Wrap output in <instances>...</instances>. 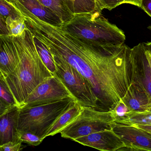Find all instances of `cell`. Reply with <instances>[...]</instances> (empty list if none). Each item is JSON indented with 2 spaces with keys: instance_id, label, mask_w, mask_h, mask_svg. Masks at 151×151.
<instances>
[{
  "instance_id": "cell-14",
  "label": "cell",
  "mask_w": 151,
  "mask_h": 151,
  "mask_svg": "<svg viewBox=\"0 0 151 151\" xmlns=\"http://www.w3.org/2000/svg\"><path fill=\"white\" fill-rule=\"evenodd\" d=\"M122 100L132 113L151 111L150 99L142 87L132 82L127 92Z\"/></svg>"
},
{
  "instance_id": "cell-6",
  "label": "cell",
  "mask_w": 151,
  "mask_h": 151,
  "mask_svg": "<svg viewBox=\"0 0 151 151\" xmlns=\"http://www.w3.org/2000/svg\"><path fill=\"white\" fill-rule=\"evenodd\" d=\"M114 117L112 111H100L83 108L80 114L60 132L63 138H76L104 130L112 129Z\"/></svg>"
},
{
  "instance_id": "cell-20",
  "label": "cell",
  "mask_w": 151,
  "mask_h": 151,
  "mask_svg": "<svg viewBox=\"0 0 151 151\" xmlns=\"http://www.w3.org/2000/svg\"><path fill=\"white\" fill-rule=\"evenodd\" d=\"M0 98L11 106L18 105L5 82L4 77L1 73H0Z\"/></svg>"
},
{
  "instance_id": "cell-12",
  "label": "cell",
  "mask_w": 151,
  "mask_h": 151,
  "mask_svg": "<svg viewBox=\"0 0 151 151\" xmlns=\"http://www.w3.org/2000/svg\"><path fill=\"white\" fill-rule=\"evenodd\" d=\"M20 110L15 105L0 116V146L9 142H21L18 130Z\"/></svg>"
},
{
  "instance_id": "cell-1",
  "label": "cell",
  "mask_w": 151,
  "mask_h": 151,
  "mask_svg": "<svg viewBox=\"0 0 151 151\" xmlns=\"http://www.w3.org/2000/svg\"><path fill=\"white\" fill-rule=\"evenodd\" d=\"M28 29L52 55L66 61L89 82L97 98V111H112L125 96L133 79L131 48L125 43L88 41L38 18Z\"/></svg>"
},
{
  "instance_id": "cell-10",
  "label": "cell",
  "mask_w": 151,
  "mask_h": 151,
  "mask_svg": "<svg viewBox=\"0 0 151 151\" xmlns=\"http://www.w3.org/2000/svg\"><path fill=\"white\" fill-rule=\"evenodd\" d=\"M112 129L126 144L121 151H151V135L142 129L113 122Z\"/></svg>"
},
{
  "instance_id": "cell-13",
  "label": "cell",
  "mask_w": 151,
  "mask_h": 151,
  "mask_svg": "<svg viewBox=\"0 0 151 151\" xmlns=\"http://www.w3.org/2000/svg\"><path fill=\"white\" fill-rule=\"evenodd\" d=\"M19 61L12 36L0 35V73L6 78L13 72Z\"/></svg>"
},
{
  "instance_id": "cell-21",
  "label": "cell",
  "mask_w": 151,
  "mask_h": 151,
  "mask_svg": "<svg viewBox=\"0 0 151 151\" xmlns=\"http://www.w3.org/2000/svg\"><path fill=\"white\" fill-rule=\"evenodd\" d=\"M0 17L5 21L8 17L15 18L22 16L9 1L6 0H0Z\"/></svg>"
},
{
  "instance_id": "cell-22",
  "label": "cell",
  "mask_w": 151,
  "mask_h": 151,
  "mask_svg": "<svg viewBox=\"0 0 151 151\" xmlns=\"http://www.w3.org/2000/svg\"><path fill=\"white\" fill-rule=\"evenodd\" d=\"M19 138L22 143H25L29 145L35 146L40 145L44 140L36 135L29 132L19 133Z\"/></svg>"
},
{
  "instance_id": "cell-34",
  "label": "cell",
  "mask_w": 151,
  "mask_h": 151,
  "mask_svg": "<svg viewBox=\"0 0 151 151\" xmlns=\"http://www.w3.org/2000/svg\"><path fill=\"white\" fill-rule=\"evenodd\" d=\"M96 2H97L98 1H99V0H96Z\"/></svg>"
},
{
  "instance_id": "cell-8",
  "label": "cell",
  "mask_w": 151,
  "mask_h": 151,
  "mask_svg": "<svg viewBox=\"0 0 151 151\" xmlns=\"http://www.w3.org/2000/svg\"><path fill=\"white\" fill-rule=\"evenodd\" d=\"M55 12L63 24L70 21L76 14L98 10L96 0H38Z\"/></svg>"
},
{
  "instance_id": "cell-29",
  "label": "cell",
  "mask_w": 151,
  "mask_h": 151,
  "mask_svg": "<svg viewBox=\"0 0 151 151\" xmlns=\"http://www.w3.org/2000/svg\"><path fill=\"white\" fill-rule=\"evenodd\" d=\"M142 0H122V4H128L141 8Z\"/></svg>"
},
{
  "instance_id": "cell-27",
  "label": "cell",
  "mask_w": 151,
  "mask_h": 151,
  "mask_svg": "<svg viewBox=\"0 0 151 151\" xmlns=\"http://www.w3.org/2000/svg\"><path fill=\"white\" fill-rule=\"evenodd\" d=\"M12 106L8 104L5 101L0 98V116L6 112Z\"/></svg>"
},
{
  "instance_id": "cell-16",
  "label": "cell",
  "mask_w": 151,
  "mask_h": 151,
  "mask_svg": "<svg viewBox=\"0 0 151 151\" xmlns=\"http://www.w3.org/2000/svg\"><path fill=\"white\" fill-rule=\"evenodd\" d=\"M82 109V107L77 103H76L73 105L63 113L55 121L49 129L46 134V137L53 136L60 133L63 129L71 123L78 116Z\"/></svg>"
},
{
  "instance_id": "cell-24",
  "label": "cell",
  "mask_w": 151,
  "mask_h": 151,
  "mask_svg": "<svg viewBox=\"0 0 151 151\" xmlns=\"http://www.w3.org/2000/svg\"><path fill=\"white\" fill-rule=\"evenodd\" d=\"M122 0H99L97 2L98 9L101 12L104 9L111 10L122 4Z\"/></svg>"
},
{
  "instance_id": "cell-3",
  "label": "cell",
  "mask_w": 151,
  "mask_h": 151,
  "mask_svg": "<svg viewBox=\"0 0 151 151\" xmlns=\"http://www.w3.org/2000/svg\"><path fill=\"white\" fill-rule=\"evenodd\" d=\"M61 26L78 38L102 45L119 46L126 40L124 32L98 10L76 14Z\"/></svg>"
},
{
  "instance_id": "cell-4",
  "label": "cell",
  "mask_w": 151,
  "mask_h": 151,
  "mask_svg": "<svg viewBox=\"0 0 151 151\" xmlns=\"http://www.w3.org/2000/svg\"><path fill=\"white\" fill-rule=\"evenodd\" d=\"M76 103L74 98L68 97L44 105L20 107L19 132H29L45 139L55 121Z\"/></svg>"
},
{
  "instance_id": "cell-26",
  "label": "cell",
  "mask_w": 151,
  "mask_h": 151,
  "mask_svg": "<svg viewBox=\"0 0 151 151\" xmlns=\"http://www.w3.org/2000/svg\"><path fill=\"white\" fill-rule=\"evenodd\" d=\"M141 8L151 17V0H142Z\"/></svg>"
},
{
  "instance_id": "cell-23",
  "label": "cell",
  "mask_w": 151,
  "mask_h": 151,
  "mask_svg": "<svg viewBox=\"0 0 151 151\" xmlns=\"http://www.w3.org/2000/svg\"><path fill=\"white\" fill-rule=\"evenodd\" d=\"M112 111L114 116V121L123 118L132 113L122 100H120Z\"/></svg>"
},
{
  "instance_id": "cell-5",
  "label": "cell",
  "mask_w": 151,
  "mask_h": 151,
  "mask_svg": "<svg viewBox=\"0 0 151 151\" xmlns=\"http://www.w3.org/2000/svg\"><path fill=\"white\" fill-rule=\"evenodd\" d=\"M56 66L55 75L83 108L96 110L97 98L89 82L76 69L59 57L52 55Z\"/></svg>"
},
{
  "instance_id": "cell-7",
  "label": "cell",
  "mask_w": 151,
  "mask_h": 151,
  "mask_svg": "<svg viewBox=\"0 0 151 151\" xmlns=\"http://www.w3.org/2000/svg\"><path fill=\"white\" fill-rule=\"evenodd\" d=\"M68 97H73L62 81L55 75H53L38 85L25 99L20 107L44 105Z\"/></svg>"
},
{
  "instance_id": "cell-2",
  "label": "cell",
  "mask_w": 151,
  "mask_h": 151,
  "mask_svg": "<svg viewBox=\"0 0 151 151\" xmlns=\"http://www.w3.org/2000/svg\"><path fill=\"white\" fill-rule=\"evenodd\" d=\"M12 38L19 61L13 72L4 79L20 107L38 85L53 75L42 60L30 30L27 28L22 35Z\"/></svg>"
},
{
  "instance_id": "cell-32",
  "label": "cell",
  "mask_w": 151,
  "mask_h": 151,
  "mask_svg": "<svg viewBox=\"0 0 151 151\" xmlns=\"http://www.w3.org/2000/svg\"><path fill=\"white\" fill-rule=\"evenodd\" d=\"M145 47L151 52V42H148L147 43H143Z\"/></svg>"
},
{
  "instance_id": "cell-18",
  "label": "cell",
  "mask_w": 151,
  "mask_h": 151,
  "mask_svg": "<svg viewBox=\"0 0 151 151\" xmlns=\"http://www.w3.org/2000/svg\"><path fill=\"white\" fill-rule=\"evenodd\" d=\"M33 35L35 47L42 60L49 71L53 75H55L56 72V66L52 54L43 43L42 42Z\"/></svg>"
},
{
  "instance_id": "cell-25",
  "label": "cell",
  "mask_w": 151,
  "mask_h": 151,
  "mask_svg": "<svg viewBox=\"0 0 151 151\" xmlns=\"http://www.w3.org/2000/svg\"><path fill=\"white\" fill-rule=\"evenodd\" d=\"M22 142H9L0 146V151H19L22 150Z\"/></svg>"
},
{
  "instance_id": "cell-30",
  "label": "cell",
  "mask_w": 151,
  "mask_h": 151,
  "mask_svg": "<svg viewBox=\"0 0 151 151\" xmlns=\"http://www.w3.org/2000/svg\"><path fill=\"white\" fill-rule=\"evenodd\" d=\"M132 126H134L139 128L142 129L143 130L146 131L147 133H149L151 135V126H143V125H132Z\"/></svg>"
},
{
  "instance_id": "cell-28",
  "label": "cell",
  "mask_w": 151,
  "mask_h": 151,
  "mask_svg": "<svg viewBox=\"0 0 151 151\" xmlns=\"http://www.w3.org/2000/svg\"><path fill=\"white\" fill-rule=\"evenodd\" d=\"M0 35H9V32L6 27L5 21L0 17Z\"/></svg>"
},
{
  "instance_id": "cell-9",
  "label": "cell",
  "mask_w": 151,
  "mask_h": 151,
  "mask_svg": "<svg viewBox=\"0 0 151 151\" xmlns=\"http://www.w3.org/2000/svg\"><path fill=\"white\" fill-rule=\"evenodd\" d=\"M131 59L133 71L132 82L140 85L147 93L151 111V69L143 43L131 48Z\"/></svg>"
},
{
  "instance_id": "cell-17",
  "label": "cell",
  "mask_w": 151,
  "mask_h": 151,
  "mask_svg": "<svg viewBox=\"0 0 151 151\" xmlns=\"http://www.w3.org/2000/svg\"><path fill=\"white\" fill-rule=\"evenodd\" d=\"M114 122L129 126L143 125L151 126V111L132 113L123 118L114 121Z\"/></svg>"
},
{
  "instance_id": "cell-19",
  "label": "cell",
  "mask_w": 151,
  "mask_h": 151,
  "mask_svg": "<svg viewBox=\"0 0 151 151\" xmlns=\"http://www.w3.org/2000/svg\"><path fill=\"white\" fill-rule=\"evenodd\" d=\"M5 24L9 35L12 37L20 36L27 28L24 19L22 17L15 18L8 17L5 20Z\"/></svg>"
},
{
  "instance_id": "cell-11",
  "label": "cell",
  "mask_w": 151,
  "mask_h": 151,
  "mask_svg": "<svg viewBox=\"0 0 151 151\" xmlns=\"http://www.w3.org/2000/svg\"><path fill=\"white\" fill-rule=\"evenodd\" d=\"M73 141L103 151H121L126 147L124 142L112 129L93 133Z\"/></svg>"
},
{
  "instance_id": "cell-33",
  "label": "cell",
  "mask_w": 151,
  "mask_h": 151,
  "mask_svg": "<svg viewBox=\"0 0 151 151\" xmlns=\"http://www.w3.org/2000/svg\"><path fill=\"white\" fill-rule=\"evenodd\" d=\"M148 28L149 30L151 31V26H148Z\"/></svg>"
},
{
  "instance_id": "cell-15",
  "label": "cell",
  "mask_w": 151,
  "mask_h": 151,
  "mask_svg": "<svg viewBox=\"0 0 151 151\" xmlns=\"http://www.w3.org/2000/svg\"><path fill=\"white\" fill-rule=\"evenodd\" d=\"M27 9L42 21L56 26H60L63 22L51 10L41 3L38 0H18Z\"/></svg>"
},
{
  "instance_id": "cell-31",
  "label": "cell",
  "mask_w": 151,
  "mask_h": 151,
  "mask_svg": "<svg viewBox=\"0 0 151 151\" xmlns=\"http://www.w3.org/2000/svg\"><path fill=\"white\" fill-rule=\"evenodd\" d=\"M145 48H146V55H147V58H148V61H149V64H150V66L151 69V52L146 47H145Z\"/></svg>"
}]
</instances>
